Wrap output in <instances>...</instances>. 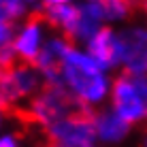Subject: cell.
I'll list each match as a JSON object with an SVG mask.
<instances>
[{
  "mask_svg": "<svg viewBox=\"0 0 147 147\" xmlns=\"http://www.w3.org/2000/svg\"><path fill=\"white\" fill-rule=\"evenodd\" d=\"M70 47H73V43L64 36H51L45 40L36 62H34V66L43 75L45 83L62 85V64Z\"/></svg>",
  "mask_w": 147,
  "mask_h": 147,
  "instance_id": "7",
  "label": "cell"
},
{
  "mask_svg": "<svg viewBox=\"0 0 147 147\" xmlns=\"http://www.w3.org/2000/svg\"><path fill=\"white\" fill-rule=\"evenodd\" d=\"M88 55L102 70L119 66V40L113 28L105 26L88 40Z\"/></svg>",
  "mask_w": 147,
  "mask_h": 147,
  "instance_id": "8",
  "label": "cell"
},
{
  "mask_svg": "<svg viewBox=\"0 0 147 147\" xmlns=\"http://www.w3.org/2000/svg\"><path fill=\"white\" fill-rule=\"evenodd\" d=\"M136 4L132 2H121V0H105L102 2V17L107 22H128L134 17Z\"/></svg>",
  "mask_w": 147,
  "mask_h": 147,
  "instance_id": "10",
  "label": "cell"
},
{
  "mask_svg": "<svg viewBox=\"0 0 147 147\" xmlns=\"http://www.w3.org/2000/svg\"><path fill=\"white\" fill-rule=\"evenodd\" d=\"M7 119H9V109L4 107L2 102H0V128H2V124H4Z\"/></svg>",
  "mask_w": 147,
  "mask_h": 147,
  "instance_id": "12",
  "label": "cell"
},
{
  "mask_svg": "<svg viewBox=\"0 0 147 147\" xmlns=\"http://www.w3.org/2000/svg\"><path fill=\"white\" fill-rule=\"evenodd\" d=\"M40 4L32 9V13L24 19V24L19 26L17 34H15V43H13V49H15V55H17L19 62L24 64H34L45 45V19L40 15Z\"/></svg>",
  "mask_w": 147,
  "mask_h": 147,
  "instance_id": "6",
  "label": "cell"
},
{
  "mask_svg": "<svg viewBox=\"0 0 147 147\" xmlns=\"http://www.w3.org/2000/svg\"><path fill=\"white\" fill-rule=\"evenodd\" d=\"M62 85L83 105L92 107L107 98L109 79L88 53L70 47L62 64Z\"/></svg>",
  "mask_w": 147,
  "mask_h": 147,
  "instance_id": "1",
  "label": "cell"
},
{
  "mask_svg": "<svg viewBox=\"0 0 147 147\" xmlns=\"http://www.w3.org/2000/svg\"><path fill=\"white\" fill-rule=\"evenodd\" d=\"M111 107L130 126L147 121V77L119 75L111 88Z\"/></svg>",
  "mask_w": 147,
  "mask_h": 147,
  "instance_id": "4",
  "label": "cell"
},
{
  "mask_svg": "<svg viewBox=\"0 0 147 147\" xmlns=\"http://www.w3.org/2000/svg\"><path fill=\"white\" fill-rule=\"evenodd\" d=\"M0 147H22V136L15 132V130L0 134Z\"/></svg>",
  "mask_w": 147,
  "mask_h": 147,
  "instance_id": "11",
  "label": "cell"
},
{
  "mask_svg": "<svg viewBox=\"0 0 147 147\" xmlns=\"http://www.w3.org/2000/svg\"><path fill=\"white\" fill-rule=\"evenodd\" d=\"M96 139V111L85 109L45 128L40 147H92Z\"/></svg>",
  "mask_w": 147,
  "mask_h": 147,
  "instance_id": "3",
  "label": "cell"
},
{
  "mask_svg": "<svg viewBox=\"0 0 147 147\" xmlns=\"http://www.w3.org/2000/svg\"><path fill=\"white\" fill-rule=\"evenodd\" d=\"M143 13H145V15H147V2H145V4H143Z\"/></svg>",
  "mask_w": 147,
  "mask_h": 147,
  "instance_id": "13",
  "label": "cell"
},
{
  "mask_svg": "<svg viewBox=\"0 0 147 147\" xmlns=\"http://www.w3.org/2000/svg\"><path fill=\"white\" fill-rule=\"evenodd\" d=\"M119 40V64L126 75L147 77V28L130 26L117 32Z\"/></svg>",
  "mask_w": 147,
  "mask_h": 147,
  "instance_id": "5",
  "label": "cell"
},
{
  "mask_svg": "<svg viewBox=\"0 0 147 147\" xmlns=\"http://www.w3.org/2000/svg\"><path fill=\"white\" fill-rule=\"evenodd\" d=\"M45 88V79L34 64L13 62L0 66V102L9 111L26 107Z\"/></svg>",
  "mask_w": 147,
  "mask_h": 147,
  "instance_id": "2",
  "label": "cell"
},
{
  "mask_svg": "<svg viewBox=\"0 0 147 147\" xmlns=\"http://www.w3.org/2000/svg\"><path fill=\"white\" fill-rule=\"evenodd\" d=\"M96 134L105 143H119L130 134V124L121 119L113 109L96 111Z\"/></svg>",
  "mask_w": 147,
  "mask_h": 147,
  "instance_id": "9",
  "label": "cell"
},
{
  "mask_svg": "<svg viewBox=\"0 0 147 147\" xmlns=\"http://www.w3.org/2000/svg\"><path fill=\"white\" fill-rule=\"evenodd\" d=\"M143 147H147V134H145V139H143Z\"/></svg>",
  "mask_w": 147,
  "mask_h": 147,
  "instance_id": "14",
  "label": "cell"
}]
</instances>
